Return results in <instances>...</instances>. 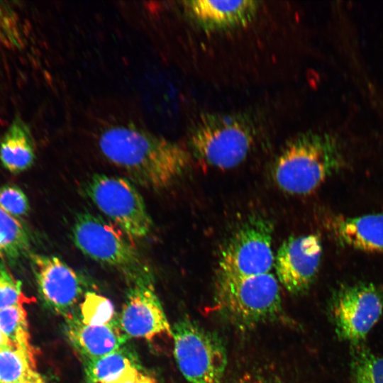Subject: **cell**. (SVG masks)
I'll return each instance as SVG.
<instances>
[{
  "label": "cell",
  "instance_id": "obj_10",
  "mask_svg": "<svg viewBox=\"0 0 383 383\" xmlns=\"http://www.w3.org/2000/svg\"><path fill=\"white\" fill-rule=\"evenodd\" d=\"M132 284L123 305L118 324L128 338L150 340L172 336V330L156 294L150 270L129 279Z\"/></svg>",
  "mask_w": 383,
  "mask_h": 383
},
{
  "label": "cell",
  "instance_id": "obj_3",
  "mask_svg": "<svg viewBox=\"0 0 383 383\" xmlns=\"http://www.w3.org/2000/svg\"><path fill=\"white\" fill-rule=\"evenodd\" d=\"M279 284L270 272L252 276L217 274L216 306L231 323L242 329L274 321L282 312Z\"/></svg>",
  "mask_w": 383,
  "mask_h": 383
},
{
  "label": "cell",
  "instance_id": "obj_6",
  "mask_svg": "<svg viewBox=\"0 0 383 383\" xmlns=\"http://www.w3.org/2000/svg\"><path fill=\"white\" fill-rule=\"evenodd\" d=\"M85 193L96 207L131 240L147 237L152 220L137 188L128 179L95 174L85 185Z\"/></svg>",
  "mask_w": 383,
  "mask_h": 383
},
{
  "label": "cell",
  "instance_id": "obj_13",
  "mask_svg": "<svg viewBox=\"0 0 383 383\" xmlns=\"http://www.w3.org/2000/svg\"><path fill=\"white\" fill-rule=\"evenodd\" d=\"M66 319V333L83 363L100 358L123 346L129 338L118 322L105 326L82 323L78 315Z\"/></svg>",
  "mask_w": 383,
  "mask_h": 383
},
{
  "label": "cell",
  "instance_id": "obj_14",
  "mask_svg": "<svg viewBox=\"0 0 383 383\" xmlns=\"http://www.w3.org/2000/svg\"><path fill=\"white\" fill-rule=\"evenodd\" d=\"M184 5L194 21L207 30L245 25L258 9V1L252 0L187 1Z\"/></svg>",
  "mask_w": 383,
  "mask_h": 383
},
{
  "label": "cell",
  "instance_id": "obj_7",
  "mask_svg": "<svg viewBox=\"0 0 383 383\" xmlns=\"http://www.w3.org/2000/svg\"><path fill=\"white\" fill-rule=\"evenodd\" d=\"M178 367L190 383H223L227 365L226 348L217 335L182 318L172 328Z\"/></svg>",
  "mask_w": 383,
  "mask_h": 383
},
{
  "label": "cell",
  "instance_id": "obj_16",
  "mask_svg": "<svg viewBox=\"0 0 383 383\" xmlns=\"http://www.w3.org/2000/svg\"><path fill=\"white\" fill-rule=\"evenodd\" d=\"M35 157V145L30 128L16 115L0 142V161L5 169L16 174L30 168Z\"/></svg>",
  "mask_w": 383,
  "mask_h": 383
},
{
  "label": "cell",
  "instance_id": "obj_18",
  "mask_svg": "<svg viewBox=\"0 0 383 383\" xmlns=\"http://www.w3.org/2000/svg\"><path fill=\"white\" fill-rule=\"evenodd\" d=\"M31 240L18 218L0 208V258L14 263L30 254Z\"/></svg>",
  "mask_w": 383,
  "mask_h": 383
},
{
  "label": "cell",
  "instance_id": "obj_8",
  "mask_svg": "<svg viewBox=\"0 0 383 383\" xmlns=\"http://www.w3.org/2000/svg\"><path fill=\"white\" fill-rule=\"evenodd\" d=\"M273 228L265 217L254 216L245 221L222 249L218 274L252 276L269 273L274 263Z\"/></svg>",
  "mask_w": 383,
  "mask_h": 383
},
{
  "label": "cell",
  "instance_id": "obj_19",
  "mask_svg": "<svg viewBox=\"0 0 383 383\" xmlns=\"http://www.w3.org/2000/svg\"><path fill=\"white\" fill-rule=\"evenodd\" d=\"M36 372L35 353L12 345L0 350V383H23Z\"/></svg>",
  "mask_w": 383,
  "mask_h": 383
},
{
  "label": "cell",
  "instance_id": "obj_24",
  "mask_svg": "<svg viewBox=\"0 0 383 383\" xmlns=\"http://www.w3.org/2000/svg\"><path fill=\"white\" fill-rule=\"evenodd\" d=\"M0 208L16 217L27 215L30 210L28 199L23 190L17 186H0Z\"/></svg>",
  "mask_w": 383,
  "mask_h": 383
},
{
  "label": "cell",
  "instance_id": "obj_20",
  "mask_svg": "<svg viewBox=\"0 0 383 383\" xmlns=\"http://www.w3.org/2000/svg\"><path fill=\"white\" fill-rule=\"evenodd\" d=\"M0 328L12 345L33 352L23 303H18L0 311Z\"/></svg>",
  "mask_w": 383,
  "mask_h": 383
},
{
  "label": "cell",
  "instance_id": "obj_22",
  "mask_svg": "<svg viewBox=\"0 0 383 383\" xmlns=\"http://www.w3.org/2000/svg\"><path fill=\"white\" fill-rule=\"evenodd\" d=\"M78 316L82 323L93 326H105L118 322L111 301L94 292L84 293Z\"/></svg>",
  "mask_w": 383,
  "mask_h": 383
},
{
  "label": "cell",
  "instance_id": "obj_11",
  "mask_svg": "<svg viewBox=\"0 0 383 383\" xmlns=\"http://www.w3.org/2000/svg\"><path fill=\"white\" fill-rule=\"evenodd\" d=\"M31 268L38 292L47 306L66 318L83 298V284L79 274L58 257L30 253Z\"/></svg>",
  "mask_w": 383,
  "mask_h": 383
},
{
  "label": "cell",
  "instance_id": "obj_25",
  "mask_svg": "<svg viewBox=\"0 0 383 383\" xmlns=\"http://www.w3.org/2000/svg\"><path fill=\"white\" fill-rule=\"evenodd\" d=\"M227 383H276L268 377L258 374L247 373Z\"/></svg>",
  "mask_w": 383,
  "mask_h": 383
},
{
  "label": "cell",
  "instance_id": "obj_2",
  "mask_svg": "<svg viewBox=\"0 0 383 383\" xmlns=\"http://www.w3.org/2000/svg\"><path fill=\"white\" fill-rule=\"evenodd\" d=\"M342 162L336 140L326 133H306L289 141L277 157L272 176L284 192L306 195L316 190Z\"/></svg>",
  "mask_w": 383,
  "mask_h": 383
},
{
  "label": "cell",
  "instance_id": "obj_17",
  "mask_svg": "<svg viewBox=\"0 0 383 383\" xmlns=\"http://www.w3.org/2000/svg\"><path fill=\"white\" fill-rule=\"evenodd\" d=\"M83 365L88 383H126L141 371L138 358L125 345Z\"/></svg>",
  "mask_w": 383,
  "mask_h": 383
},
{
  "label": "cell",
  "instance_id": "obj_28",
  "mask_svg": "<svg viewBox=\"0 0 383 383\" xmlns=\"http://www.w3.org/2000/svg\"><path fill=\"white\" fill-rule=\"evenodd\" d=\"M23 383H45L42 377L36 372Z\"/></svg>",
  "mask_w": 383,
  "mask_h": 383
},
{
  "label": "cell",
  "instance_id": "obj_9",
  "mask_svg": "<svg viewBox=\"0 0 383 383\" xmlns=\"http://www.w3.org/2000/svg\"><path fill=\"white\" fill-rule=\"evenodd\" d=\"M383 296L372 284L357 283L340 287L332 296L329 312L338 337L361 345L380 318Z\"/></svg>",
  "mask_w": 383,
  "mask_h": 383
},
{
  "label": "cell",
  "instance_id": "obj_27",
  "mask_svg": "<svg viewBox=\"0 0 383 383\" xmlns=\"http://www.w3.org/2000/svg\"><path fill=\"white\" fill-rule=\"evenodd\" d=\"M11 345L9 340L0 328V350Z\"/></svg>",
  "mask_w": 383,
  "mask_h": 383
},
{
  "label": "cell",
  "instance_id": "obj_15",
  "mask_svg": "<svg viewBox=\"0 0 383 383\" xmlns=\"http://www.w3.org/2000/svg\"><path fill=\"white\" fill-rule=\"evenodd\" d=\"M329 227L343 245L370 252H383V213L356 217L338 216Z\"/></svg>",
  "mask_w": 383,
  "mask_h": 383
},
{
  "label": "cell",
  "instance_id": "obj_5",
  "mask_svg": "<svg viewBox=\"0 0 383 383\" xmlns=\"http://www.w3.org/2000/svg\"><path fill=\"white\" fill-rule=\"evenodd\" d=\"M74 244L84 255L115 267L129 279L149 270L131 240L117 226L88 211L78 213L72 228Z\"/></svg>",
  "mask_w": 383,
  "mask_h": 383
},
{
  "label": "cell",
  "instance_id": "obj_23",
  "mask_svg": "<svg viewBox=\"0 0 383 383\" xmlns=\"http://www.w3.org/2000/svg\"><path fill=\"white\" fill-rule=\"evenodd\" d=\"M29 299L25 296L21 282L15 279L6 264L0 262V311L18 303H26Z\"/></svg>",
  "mask_w": 383,
  "mask_h": 383
},
{
  "label": "cell",
  "instance_id": "obj_4",
  "mask_svg": "<svg viewBox=\"0 0 383 383\" xmlns=\"http://www.w3.org/2000/svg\"><path fill=\"white\" fill-rule=\"evenodd\" d=\"M255 139L250 121L242 114L201 115L190 134L193 155L206 165L220 170L240 165Z\"/></svg>",
  "mask_w": 383,
  "mask_h": 383
},
{
  "label": "cell",
  "instance_id": "obj_21",
  "mask_svg": "<svg viewBox=\"0 0 383 383\" xmlns=\"http://www.w3.org/2000/svg\"><path fill=\"white\" fill-rule=\"evenodd\" d=\"M351 383H383V356L362 344L352 346Z\"/></svg>",
  "mask_w": 383,
  "mask_h": 383
},
{
  "label": "cell",
  "instance_id": "obj_26",
  "mask_svg": "<svg viewBox=\"0 0 383 383\" xmlns=\"http://www.w3.org/2000/svg\"><path fill=\"white\" fill-rule=\"evenodd\" d=\"M126 383H157V380L149 374L140 371L133 379Z\"/></svg>",
  "mask_w": 383,
  "mask_h": 383
},
{
  "label": "cell",
  "instance_id": "obj_1",
  "mask_svg": "<svg viewBox=\"0 0 383 383\" xmlns=\"http://www.w3.org/2000/svg\"><path fill=\"white\" fill-rule=\"evenodd\" d=\"M99 145L111 162L138 184L155 190L167 188L190 165L189 152L177 143L131 126L110 127Z\"/></svg>",
  "mask_w": 383,
  "mask_h": 383
},
{
  "label": "cell",
  "instance_id": "obj_12",
  "mask_svg": "<svg viewBox=\"0 0 383 383\" xmlns=\"http://www.w3.org/2000/svg\"><path fill=\"white\" fill-rule=\"evenodd\" d=\"M321 256L322 244L318 235L288 238L274 257V267L279 284L292 294L304 293L316 277Z\"/></svg>",
  "mask_w": 383,
  "mask_h": 383
}]
</instances>
